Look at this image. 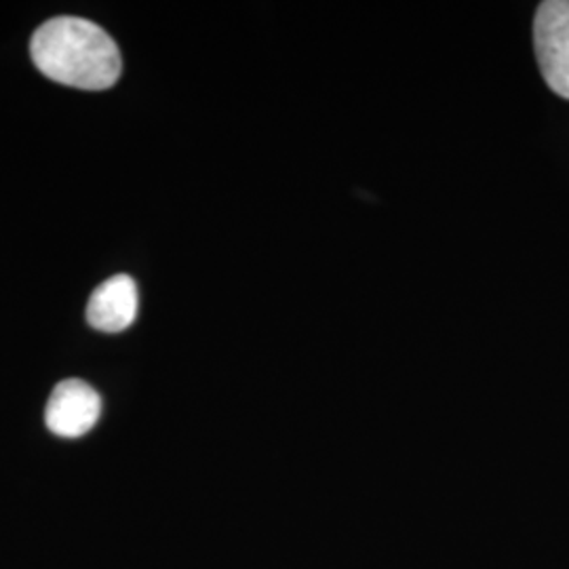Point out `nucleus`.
Returning <instances> with one entry per match:
<instances>
[{
  "mask_svg": "<svg viewBox=\"0 0 569 569\" xmlns=\"http://www.w3.org/2000/svg\"><path fill=\"white\" fill-rule=\"evenodd\" d=\"M138 317V287L127 274H117L100 284L87 306L89 326L117 333L133 326Z\"/></svg>",
  "mask_w": 569,
  "mask_h": 569,
  "instance_id": "nucleus-4",
  "label": "nucleus"
},
{
  "mask_svg": "<svg viewBox=\"0 0 569 569\" xmlns=\"http://www.w3.org/2000/svg\"><path fill=\"white\" fill-rule=\"evenodd\" d=\"M533 49L547 84L569 100V0H547L538 7Z\"/></svg>",
  "mask_w": 569,
  "mask_h": 569,
  "instance_id": "nucleus-2",
  "label": "nucleus"
},
{
  "mask_svg": "<svg viewBox=\"0 0 569 569\" xmlns=\"http://www.w3.org/2000/svg\"><path fill=\"white\" fill-rule=\"evenodd\" d=\"M100 413L102 399L93 388L82 380H63L47 401L44 422L53 435L77 439L98 425Z\"/></svg>",
  "mask_w": 569,
  "mask_h": 569,
  "instance_id": "nucleus-3",
  "label": "nucleus"
},
{
  "mask_svg": "<svg viewBox=\"0 0 569 569\" xmlns=\"http://www.w3.org/2000/svg\"><path fill=\"white\" fill-rule=\"evenodd\" d=\"M30 53L51 81L87 91H102L119 81L121 51L93 21L56 18L34 32Z\"/></svg>",
  "mask_w": 569,
  "mask_h": 569,
  "instance_id": "nucleus-1",
  "label": "nucleus"
}]
</instances>
